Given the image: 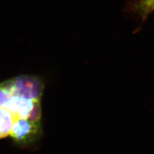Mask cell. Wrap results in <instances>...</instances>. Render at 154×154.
Instances as JSON below:
<instances>
[{"label": "cell", "mask_w": 154, "mask_h": 154, "mask_svg": "<svg viewBox=\"0 0 154 154\" xmlns=\"http://www.w3.org/2000/svg\"><path fill=\"white\" fill-rule=\"evenodd\" d=\"M12 94L33 100H41L44 84L37 77L22 75L5 81Z\"/></svg>", "instance_id": "1"}, {"label": "cell", "mask_w": 154, "mask_h": 154, "mask_svg": "<svg viewBox=\"0 0 154 154\" xmlns=\"http://www.w3.org/2000/svg\"><path fill=\"white\" fill-rule=\"evenodd\" d=\"M37 101L38 100L25 98L11 93V97L3 106L8 109L17 119H27Z\"/></svg>", "instance_id": "2"}, {"label": "cell", "mask_w": 154, "mask_h": 154, "mask_svg": "<svg viewBox=\"0 0 154 154\" xmlns=\"http://www.w3.org/2000/svg\"><path fill=\"white\" fill-rule=\"evenodd\" d=\"M40 126L33 124L26 119H17L14 123L11 136L17 142L30 141L37 134Z\"/></svg>", "instance_id": "3"}, {"label": "cell", "mask_w": 154, "mask_h": 154, "mask_svg": "<svg viewBox=\"0 0 154 154\" xmlns=\"http://www.w3.org/2000/svg\"><path fill=\"white\" fill-rule=\"evenodd\" d=\"M130 11L138 16L143 22L154 12V0H132L129 3Z\"/></svg>", "instance_id": "4"}, {"label": "cell", "mask_w": 154, "mask_h": 154, "mask_svg": "<svg viewBox=\"0 0 154 154\" xmlns=\"http://www.w3.org/2000/svg\"><path fill=\"white\" fill-rule=\"evenodd\" d=\"M17 119L4 106L0 107V139L11 135L12 127Z\"/></svg>", "instance_id": "5"}, {"label": "cell", "mask_w": 154, "mask_h": 154, "mask_svg": "<svg viewBox=\"0 0 154 154\" xmlns=\"http://www.w3.org/2000/svg\"><path fill=\"white\" fill-rule=\"evenodd\" d=\"M41 118V100L37 101L34 106L31 110L30 114L28 118V120L33 124L40 126V122Z\"/></svg>", "instance_id": "6"}]
</instances>
